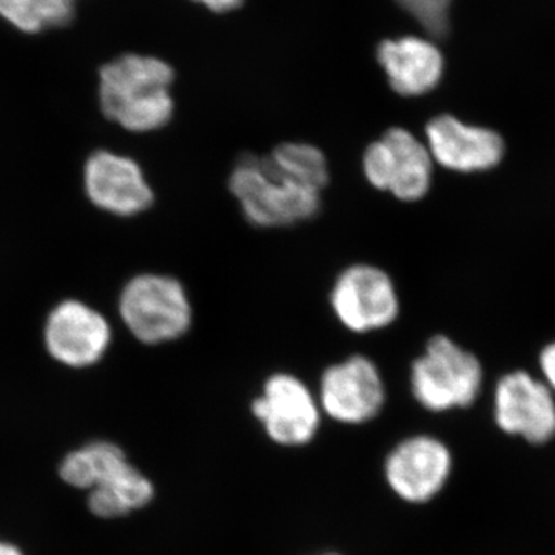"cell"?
Masks as SVG:
<instances>
[{"label": "cell", "instance_id": "5", "mask_svg": "<svg viewBox=\"0 0 555 555\" xmlns=\"http://www.w3.org/2000/svg\"><path fill=\"white\" fill-rule=\"evenodd\" d=\"M119 315L131 335L156 346L184 337L193 323V309L181 281L160 273L131 278L119 295Z\"/></svg>", "mask_w": 555, "mask_h": 555}, {"label": "cell", "instance_id": "11", "mask_svg": "<svg viewBox=\"0 0 555 555\" xmlns=\"http://www.w3.org/2000/svg\"><path fill=\"white\" fill-rule=\"evenodd\" d=\"M425 142L436 166L454 173H483L496 169L506 155L499 131L438 115L426 124Z\"/></svg>", "mask_w": 555, "mask_h": 555}, {"label": "cell", "instance_id": "15", "mask_svg": "<svg viewBox=\"0 0 555 555\" xmlns=\"http://www.w3.org/2000/svg\"><path fill=\"white\" fill-rule=\"evenodd\" d=\"M377 60L390 89L400 96H423L436 89L443 78V54L433 40L418 36L383 40Z\"/></svg>", "mask_w": 555, "mask_h": 555}, {"label": "cell", "instance_id": "13", "mask_svg": "<svg viewBox=\"0 0 555 555\" xmlns=\"http://www.w3.org/2000/svg\"><path fill=\"white\" fill-rule=\"evenodd\" d=\"M83 188L94 207L115 217H137L155 203V192L137 160L108 150H98L87 159Z\"/></svg>", "mask_w": 555, "mask_h": 555}, {"label": "cell", "instance_id": "7", "mask_svg": "<svg viewBox=\"0 0 555 555\" xmlns=\"http://www.w3.org/2000/svg\"><path fill=\"white\" fill-rule=\"evenodd\" d=\"M328 299L339 323L353 334L382 331L400 315V297L392 278L386 270L364 262L339 273Z\"/></svg>", "mask_w": 555, "mask_h": 555}, {"label": "cell", "instance_id": "8", "mask_svg": "<svg viewBox=\"0 0 555 555\" xmlns=\"http://www.w3.org/2000/svg\"><path fill=\"white\" fill-rule=\"evenodd\" d=\"M250 409L270 440L281 447H305L320 429V406L315 397L301 379L286 372H278L266 379Z\"/></svg>", "mask_w": 555, "mask_h": 555}, {"label": "cell", "instance_id": "14", "mask_svg": "<svg viewBox=\"0 0 555 555\" xmlns=\"http://www.w3.org/2000/svg\"><path fill=\"white\" fill-rule=\"evenodd\" d=\"M451 469V452L443 441L414 436L398 443L387 455L385 477L393 494L420 505L444 488Z\"/></svg>", "mask_w": 555, "mask_h": 555}, {"label": "cell", "instance_id": "19", "mask_svg": "<svg viewBox=\"0 0 555 555\" xmlns=\"http://www.w3.org/2000/svg\"><path fill=\"white\" fill-rule=\"evenodd\" d=\"M193 2H198L215 13H229V11L240 9L244 0H193Z\"/></svg>", "mask_w": 555, "mask_h": 555}, {"label": "cell", "instance_id": "18", "mask_svg": "<svg viewBox=\"0 0 555 555\" xmlns=\"http://www.w3.org/2000/svg\"><path fill=\"white\" fill-rule=\"evenodd\" d=\"M539 367L543 382L555 393V341L547 343L539 353Z\"/></svg>", "mask_w": 555, "mask_h": 555}, {"label": "cell", "instance_id": "17", "mask_svg": "<svg viewBox=\"0 0 555 555\" xmlns=\"http://www.w3.org/2000/svg\"><path fill=\"white\" fill-rule=\"evenodd\" d=\"M397 3L422 25L427 35L434 38L447 35L452 0H397Z\"/></svg>", "mask_w": 555, "mask_h": 555}, {"label": "cell", "instance_id": "1", "mask_svg": "<svg viewBox=\"0 0 555 555\" xmlns=\"http://www.w3.org/2000/svg\"><path fill=\"white\" fill-rule=\"evenodd\" d=\"M328 163L308 142H283L268 155L241 156L229 177V190L255 228H291L321 210Z\"/></svg>", "mask_w": 555, "mask_h": 555}, {"label": "cell", "instance_id": "6", "mask_svg": "<svg viewBox=\"0 0 555 555\" xmlns=\"http://www.w3.org/2000/svg\"><path fill=\"white\" fill-rule=\"evenodd\" d=\"M433 155L412 131L392 127L372 142L363 155V173L372 188L403 203H416L433 189Z\"/></svg>", "mask_w": 555, "mask_h": 555}, {"label": "cell", "instance_id": "2", "mask_svg": "<svg viewBox=\"0 0 555 555\" xmlns=\"http://www.w3.org/2000/svg\"><path fill=\"white\" fill-rule=\"evenodd\" d=\"M173 68L158 57L120 56L101 68L102 113L133 133L163 129L173 118Z\"/></svg>", "mask_w": 555, "mask_h": 555}, {"label": "cell", "instance_id": "9", "mask_svg": "<svg viewBox=\"0 0 555 555\" xmlns=\"http://www.w3.org/2000/svg\"><path fill=\"white\" fill-rule=\"evenodd\" d=\"M385 382L371 358H346L328 366L321 375V409L343 425L372 422L385 408Z\"/></svg>", "mask_w": 555, "mask_h": 555}, {"label": "cell", "instance_id": "3", "mask_svg": "<svg viewBox=\"0 0 555 555\" xmlns=\"http://www.w3.org/2000/svg\"><path fill=\"white\" fill-rule=\"evenodd\" d=\"M60 476L73 488L89 489V509L100 518L129 516L155 496V488L126 452L109 441H93L62 460Z\"/></svg>", "mask_w": 555, "mask_h": 555}, {"label": "cell", "instance_id": "10", "mask_svg": "<svg viewBox=\"0 0 555 555\" xmlns=\"http://www.w3.org/2000/svg\"><path fill=\"white\" fill-rule=\"evenodd\" d=\"M43 343L57 363L86 369L100 363L107 353L112 327L96 309L78 299H65L47 318Z\"/></svg>", "mask_w": 555, "mask_h": 555}, {"label": "cell", "instance_id": "16", "mask_svg": "<svg viewBox=\"0 0 555 555\" xmlns=\"http://www.w3.org/2000/svg\"><path fill=\"white\" fill-rule=\"evenodd\" d=\"M0 16L24 33L64 27L75 17V0H0Z\"/></svg>", "mask_w": 555, "mask_h": 555}, {"label": "cell", "instance_id": "21", "mask_svg": "<svg viewBox=\"0 0 555 555\" xmlns=\"http://www.w3.org/2000/svg\"><path fill=\"white\" fill-rule=\"evenodd\" d=\"M321 555H341V554L327 553V554H321Z\"/></svg>", "mask_w": 555, "mask_h": 555}, {"label": "cell", "instance_id": "4", "mask_svg": "<svg viewBox=\"0 0 555 555\" xmlns=\"http://www.w3.org/2000/svg\"><path fill=\"white\" fill-rule=\"evenodd\" d=\"M485 371L476 353L448 335H434L411 367V390L429 412L467 408L480 396Z\"/></svg>", "mask_w": 555, "mask_h": 555}, {"label": "cell", "instance_id": "12", "mask_svg": "<svg viewBox=\"0 0 555 555\" xmlns=\"http://www.w3.org/2000/svg\"><path fill=\"white\" fill-rule=\"evenodd\" d=\"M494 414L503 433L529 443H547L555 436L554 392L529 372H509L496 382Z\"/></svg>", "mask_w": 555, "mask_h": 555}, {"label": "cell", "instance_id": "20", "mask_svg": "<svg viewBox=\"0 0 555 555\" xmlns=\"http://www.w3.org/2000/svg\"><path fill=\"white\" fill-rule=\"evenodd\" d=\"M0 555H24L11 543L0 542Z\"/></svg>", "mask_w": 555, "mask_h": 555}]
</instances>
